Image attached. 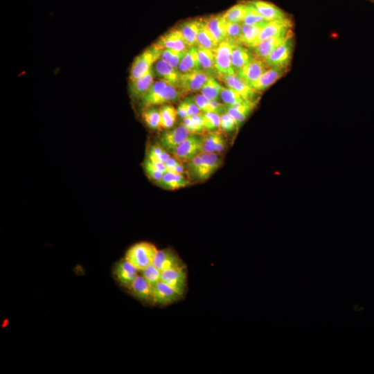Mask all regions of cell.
Wrapping results in <instances>:
<instances>
[{"label":"cell","instance_id":"obj_17","mask_svg":"<svg viewBox=\"0 0 374 374\" xmlns=\"http://www.w3.org/2000/svg\"><path fill=\"white\" fill-rule=\"evenodd\" d=\"M268 68L265 61L254 57L236 74L249 85L256 81Z\"/></svg>","mask_w":374,"mask_h":374},{"label":"cell","instance_id":"obj_8","mask_svg":"<svg viewBox=\"0 0 374 374\" xmlns=\"http://www.w3.org/2000/svg\"><path fill=\"white\" fill-rule=\"evenodd\" d=\"M191 134L183 123L178 127L163 132L159 139V144L171 154Z\"/></svg>","mask_w":374,"mask_h":374},{"label":"cell","instance_id":"obj_23","mask_svg":"<svg viewBox=\"0 0 374 374\" xmlns=\"http://www.w3.org/2000/svg\"><path fill=\"white\" fill-rule=\"evenodd\" d=\"M155 73L168 83L178 88L181 73L165 61L159 59L154 64Z\"/></svg>","mask_w":374,"mask_h":374},{"label":"cell","instance_id":"obj_19","mask_svg":"<svg viewBox=\"0 0 374 374\" xmlns=\"http://www.w3.org/2000/svg\"><path fill=\"white\" fill-rule=\"evenodd\" d=\"M181 295L162 280L153 287V303L166 305L178 300Z\"/></svg>","mask_w":374,"mask_h":374},{"label":"cell","instance_id":"obj_4","mask_svg":"<svg viewBox=\"0 0 374 374\" xmlns=\"http://www.w3.org/2000/svg\"><path fill=\"white\" fill-rule=\"evenodd\" d=\"M157 250L152 243L138 242L127 251L125 258L141 271L153 262Z\"/></svg>","mask_w":374,"mask_h":374},{"label":"cell","instance_id":"obj_15","mask_svg":"<svg viewBox=\"0 0 374 374\" xmlns=\"http://www.w3.org/2000/svg\"><path fill=\"white\" fill-rule=\"evenodd\" d=\"M287 70V67H269L256 81L249 86L257 92L263 91L283 76Z\"/></svg>","mask_w":374,"mask_h":374},{"label":"cell","instance_id":"obj_50","mask_svg":"<svg viewBox=\"0 0 374 374\" xmlns=\"http://www.w3.org/2000/svg\"><path fill=\"white\" fill-rule=\"evenodd\" d=\"M210 112H215L221 115L226 112V107L219 103L217 100H210Z\"/></svg>","mask_w":374,"mask_h":374},{"label":"cell","instance_id":"obj_6","mask_svg":"<svg viewBox=\"0 0 374 374\" xmlns=\"http://www.w3.org/2000/svg\"><path fill=\"white\" fill-rule=\"evenodd\" d=\"M202 153V136L192 134L172 154L179 161L184 163H188Z\"/></svg>","mask_w":374,"mask_h":374},{"label":"cell","instance_id":"obj_52","mask_svg":"<svg viewBox=\"0 0 374 374\" xmlns=\"http://www.w3.org/2000/svg\"><path fill=\"white\" fill-rule=\"evenodd\" d=\"M374 1V0H373Z\"/></svg>","mask_w":374,"mask_h":374},{"label":"cell","instance_id":"obj_37","mask_svg":"<svg viewBox=\"0 0 374 374\" xmlns=\"http://www.w3.org/2000/svg\"><path fill=\"white\" fill-rule=\"evenodd\" d=\"M244 2L247 6L242 24L264 26L268 22L260 15L256 8L249 1Z\"/></svg>","mask_w":374,"mask_h":374},{"label":"cell","instance_id":"obj_44","mask_svg":"<svg viewBox=\"0 0 374 374\" xmlns=\"http://www.w3.org/2000/svg\"><path fill=\"white\" fill-rule=\"evenodd\" d=\"M242 23L227 22L226 39L231 44H240L239 38L241 32Z\"/></svg>","mask_w":374,"mask_h":374},{"label":"cell","instance_id":"obj_28","mask_svg":"<svg viewBox=\"0 0 374 374\" xmlns=\"http://www.w3.org/2000/svg\"><path fill=\"white\" fill-rule=\"evenodd\" d=\"M257 102L247 100L233 106H226V112L235 121L239 127L253 110Z\"/></svg>","mask_w":374,"mask_h":374},{"label":"cell","instance_id":"obj_9","mask_svg":"<svg viewBox=\"0 0 374 374\" xmlns=\"http://www.w3.org/2000/svg\"><path fill=\"white\" fill-rule=\"evenodd\" d=\"M233 45L226 40L220 42L215 50V69L218 77L222 75L235 73L231 66V52ZM217 77V78H218Z\"/></svg>","mask_w":374,"mask_h":374},{"label":"cell","instance_id":"obj_49","mask_svg":"<svg viewBox=\"0 0 374 374\" xmlns=\"http://www.w3.org/2000/svg\"><path fill=\"white\" fill-rule=\"evenodd\" d=\"M192 98L202 112H210V100L202 93L195 95Z\"/></svg>","mask_w":374,"mask_h":374},{"label":"cell","instance_id":"obj_25","mask_svg":"<svg viewBox=\"0 0 374 374\" xmlns=\"http://www.w3.org/2000/svg\"><path fill=\"white\" fill-rule=\"evenodd\" d=\"M129 288L138 299L153 302V286L141 274L134 279Z\"/></svg>","mask_w":374,"mask_h":374},{"label":"cell","instance_id":"obj_11","mask_svg":"<svg viewBox=\"0 0 374 374\" xmlns=\"http://www.w3.org/2000/svg\"><path fill=\"white\" fill-rule=\"evenodd\" d=\"M227 87L238 93L244 100L258 102V92L252 89L236 73L222 75L218 77Z\"/></svg>","mask_w":374,"mask_h":374},{"label":"cell","instance_id":"obj_22","mask_svg":"<svg viewBox=\"0 0 374 374\" xmlns=\"http://www.w3.org/2000/svg\"><path fill=\"white\" fill-rule=\"evenodd\" d=\"M202 153L215 152L220 154L225 148L226 141L224 136L217 131H211L202 134Z\"/></svg>","mask_w":374,"mask_h":374},{"label":"cell","instance_id":"obj_31","mask_svg":"<svg viewBox=\"0 0 374 374\" xmlns=\"http://www.w3.org/2000/svg\"><path fill=\"white\" fill-rule=\"evenodd\" d=\"M198 59L202 69L209 74L210 76L218 77L217 71L215 69V55L213 51L197 46Z\"/></svg>","mask_w":374,"mask_h":374},{"label":"cell","instance_id":"obj_14","mask_svg":"<svg viewBox=\"0 0 374 374\" xmlns=\"http://www.w3.org/2000/svg\"><path fill=\"white\" fill-rule=\"evenodd\" d=\"M187 271L186 266L162 271L161 280L175 290L181 296L186 286Z\"/></svg>","mask_w":374,"mask_h":374},{"label":"cell","instance_id":"obj_20","mask_svg":"<svg viewBox=\"0 0 374 374\" xmlns=\"http://www.w3.org/2000/svg\"><path fill=\"white\" fill-rule=\"evenodd\" d=\"M202 18L217 44L226 39L227 22L223 13L211 15Z\"/></svg>","mask_w":374,"mask_h":374},{"label":"cell","instance_id":"obj_26","mask_svg":"<svg viewBox=\"0 0 374 374\" xmlns=\"http://www.w3.org/2000/svg\"><path fill=\"white\" fill-rule=\"evenodd\" d=\"M152 69L141 78L134 81H130V93L132 97L136 99L142 98L148 92L154 83V74Z\"/></svg>","mask_w":374,"mask_h":374},{"label":"cell","instance_id":"obj_41","mask_svg":"<svg viewBox=\"0 0 374 374\" xmlns=\"http://www.w3.org/2000/svg\"><path fill=\"white\" fill-rule=\"evenodd\" d=\"M186 51H180L171 48H164L161 53L160 59L167 62L171 66L177 69L179 62L184 57Z\"/></svg>","mask_w":374,"mask_h":374},{"label":"cell","instance_id":"obj_32","mask_svg":"<svg viewBox=\"0 0 374 374\" xmlns=\"http://www.w3.org/2000/svg\"><path fill=\"white\" fill-rule=\"evenodd\" d=\"M217 45L216 41L208 30L203 18H199L196 46L214 51Z\"/></svg>","mask_w":374,"mask_h":374},{"label":"cell","instance_id":"obj_51","mask_svg":"<svg viewBox=\"0 0 374 374\" xmlns=\"http://www.w3.org/2000/svg\"><path fill=\"white\" fill-rule=\"evenodd\" d=\"M179 163L180 161H179L175 157H170L165 163L167 172H171L173 168H175Z\"/></svg>","mask_w":374,"mask_h":374},{"label":"cell","instance_id":"obj_27","mask_svg":"<svg viewBox=\"0 0 374 374\" xmlns=\"http://www.w3.org/2000/svg\"><path fill=\"white\" fill-rule=\"evenodd\" d=\"M181 73L202 69L197 54L196 46H190L182 57L177 68Z\"/></svg>","mask_w":374,"mask_h":374},{"label":"cell","instance_id":"obj_48","mask_svg":"<svg viewBox=\"0 0 374 374\" xmlns=\"http://www.w3.org/2000/svg\"><path fill=\"white\" fill-rule=\"evenodd\" d=\"M145 170L148 177L156 182H159L165 174L154 167L148 160L145 163Z\"/></svg>","mask_w":374,"mask_h":374},{"label":"cell","instance_id":"obj_7","mask_svg":"<svg viewBox=\"0 0 374 374\" xmlns=\"http://www.w3.org/2000/svg\"><path fill=\"white\" fill-rule=\"evenodd\" d=\"M209 77L203 69L181 73L178 88L184 96L189 92L200 91Z\"/></svg>","mask_w":374,"mask_h":374},{"label":"cell","instance_id":"obj_5","mask_svg":"<svg viewBox=\"0 0 374 374\" xmlns=\"http://www.w3.org/2000/svg\"><path fill=\"white\" fill-rule=\"evenodd\" d=\"M294 34L292 32L265 60L268 67H287L290 63L294 49Z\"/></svg>","mask_w":374,"mask_h":374},{"label":"cell","instance_id":"obj_36","mask_svg":"<svg viewBox=\"0 0 374 374\" xmlns=\"http://www.w3.org/2000/svg\"><path fill=\"white\" fill-rule=\"evenodd\" d=\"M160 109L161 129H169L172 127L177 119V111L171 105H164Z\"/></svg>","mask_w":374,"mask_h":374},{"label":"cell","instance_id":"obj_13","mask_svg":"<svg viewBox=\"0 0 374 374\" xmlns=\"http://www.w3.org/2000/svg\"><path fill=\"white\" fill-rule=\"evenodd\" d=\"M152 264L161 271L185 266L181 259L171 249L157 250Z\"/></svg>","mask_w":374,"mask_h":374},{"label":"cell","instance_id":"obj_45","mask_svg":"<svg viewBox=\"0 0 374 374\" xmlns=\"http://www.w3.org/2000/svg\"><path fill=\"white\" fill-rule=\"evenodd\" d=\"M148 157L158 159L165 163L170 157V155L160 144H157L152 146L148 154Z\"/></svg>","mask_w":374,"mask_h":374},{"label":"cell","instance_id":"obj_1","mask_svg":"<svg viewBox=\"0 0 374 374\" xmlns=\"http://www.w3.org/2000/svg\"><path fill=\"white\" fill-rule=\"evenodd\" d=\"M182 96L184 95L179 88L161 80L152 84L141 100L143 105L148 108L176 102Z\"/></svg>","mask_w":374,"mask_h":374},{"label":"cell","instance_id":"obj_39","mask_svg":"<svg viewBox=\"0 0 374 374\" xmlns=\"http://www.w3.org/2000/svg\"><path fill=\"white\" fill-rule=\"evenodd\" d=\"M143 118L148 127L152 129H161L160 109L150 107L145 109L143 113Z\"/></svg>","mask_w":374,"mask_h":374},{"label":"cell","instance_id":"obj_12","mask_svg":"<svg viewBox=\"0 0 374 374\" xmlns=\"http://www.w3.org/2000/svg\"><path fill=\"white\" fill-rule=\"evenodd\" d=\"M154 44L162 49L171 48L180 51H186L190 47L175 27L161 36Z\"/></svg>","mask_w":374,"mask_h":374},{"label":"cell","instance_id":"obj_35","mask_svg":"<svg viewBox=\"0 0 374 374\" xmlns=\"http://www.w3.org/2000/svg\"><path fill=\"white\" fill-rule=\"evenodd\" d=\"M246 3L244 1L238 3L228 9L223 13V16L226 22L242 23L245 11Z\"/></svg>","mask_w":374,"mask_h":374},{"label":"cell","instance_id":"obj_3","mask_svg":"<svg viewBox=\"0 0 374 374\" xmlns=\"http://www.w3.org/2000/svg\"><path fill=\"white\" fill-rule=\"evenodd\" d=\"M163 50L153 44L136 57L130 69V81L141 78L151 70L153 64L161 57Z\"/></svg>","mask_w":374,"mask_h":374},{"label":"cell","instance_id":"obj_33","mask_svg":"<svg viewBox=\"0 0 374 374\" xmlns=\"http://www.w3.org/2000/svg\"><path fill=\"white\" fill-rule=\"evenodd\" d=\"M264 26L247 25L242 23L241 32L239 38L240 44L248 48L251 47Z\"/></svg>","mask_w":374,"mask_h":374},{"label":"cell","instance_id":"obj_47","mask_svg":"<svg viewBox=\"0 0 374 374\" xmlns=\"http://www.w3.org/2000/svg\"><path fill=\"white\" fill-rule=\"evenodd\" d=\"M180 104L186 110L188 116H192L193 115L202 113V112L195 103L192 97L186 98L184 100L181 102Z\"/></svg>","mask_w":374,"mask_h":374},{"label":"cell","instance_id":"obj_46","mask_svg":"<svg viewBox=\"0 0 374 374\" xmlns=\"http://www.w3.org/2000/svg\"><path fill=\"white\" fill-rule=\"evenodd\" d=\"M220 128L226 132H231L238 127L235 121L226 112L220 115Z\"/></svg>","mask_w":374,"mask_h":374},{"label":"cell","instance_id":"obj_29","mask_svg":"<svg viewBox=\"0 0 374 374\" xmlns=\"http://www.w3.org/2000/svg\"><path fill=\"white\" fill-rule=\"evenodd\" d=\"M190 181L184 174L166 172L157 183L159 186L165 189L174 190L188 186Z\"/></svg>","mask_w":374,"mask_h":374},{"label":"cell","instance_id":"obj_38","mask_svg":"<svg viewBox=\"0 0 374 374\" xmlns=\"http://www.w3.org/2000/svg\"><path fill=\"white\" fill-rule=\"evenodd\" d=\"M202 114L203 112L183 118V123L187 127L191 134L202 135L205 132L206 129L203 123Z\"/></svg>","mask_w":374,"mask_h":374},{"label":"cell","instance_id":"obj_43","mask_svg":"<svg viewBox=\"0 0 374 374\" xmlns=\"http://www.w3.org/2000/svg\"><path fill=\"white\" fill-rule=\"evenodd\" d=\"M203 123L206 130L215 131L220 127L221 116L220 114L213 112H203Z\"/></svg>","mask_w":374,"mask_h":374},{"label":"cell","instance_id":"obj_40","mask_svg":"<svg viewBox=\"0 0 374 374\" xmlns=\"http://www.w3.org/2000/svg\"><path fill=\"white\" fill-rule=\"evenodd\" d=\"M220 96L226 106H233L247 101L238 93L229 87H222Z\"/></svg>","mask_w":374,"mask_h":374},{"label":"cell","instance_id":"obj_21","mask_svg":"<svg viewBox=\"0 0 374 374\" xmlns=\"http://www.w3.org/2000/svg\"><path fill=\"white\" fill-rule=\"evenodd\" d=\"M267 21H271L287 17L288 15L274 4L262 0L249 1Z\"/></svg>","mask_w":374,"mask_h":374},{"label":"cell","instance_id":"obj_18","mask_svg":"<svg viewBox=\"0 0 374 374\" xmlns=\"http://www.w3.org/2000/svg\"><path fill=\"white\" fill-rule=\"evenodd\" d=\"M140 271L126 258L121 260L114 267V275L122 285L130 287Z\"/></svg>","mask_w":374,"mask_h":374},{"label":"cell","instance_id":"obj_30","mask_svg":"<svg viewBox=\"0 0 374 374\" xmlns=\"http://www.w3.org/2000/svg\"><path fill=\"white\" fill-rule=\"evenodd\" d=\"M181 34L186 42L190 46H196L199 30V19H188L175 27Z\"/></svg>","mask_w":374,"mask_h":374},{"label":"cell","instance_id":"obj_10","mask_svg":"<svg viewBox=\"0 0 374 374\" xmlns=\"http://www.w3.org/2000/svg\"><path fill=\"white\" fill-rule=\"evenodd\" d=\"M292 21L288 17L278 20L268 21L262 28L258 38L251 47L268 38L289 33L292 30Z\"/></svg>","mask_w":374,"mask_h":374},{"label":"cell","instance_id":"obj_42","mask_svg":"<svg viewBox=\"0 0 374 374\" xmlns=\"http://www.w3.org/2000/svg\"><path fill=\"white\" fill-rule=\"evenodd\" d=\"M161 273L152 263L140 271V274L152 285L154 286L158 282L161 280Z\"/></svg>","mask_w":374,"mask_h":374},{"label":"cell","instance_id":"obj_24","mask_svg":"<svg viewBox=\"0 0 374 374\" xmlns=\"http://www.w3.org/2000/svg\"><path fill=\"white\" fill-rule=\"evenodd\" d=\"M232 45L231 66L233 71L237 73L254 57V55L241 44Z\"/></svg>","mask_w":374,"mask_h":374},{"label":"cell","instance_id":"obj_34","mask_svg":"<svg viewBox=\"0 0 374 374\" xmlns=\"http://www.w3.org/2000/svg\"><path fill=\"white\" fill-rule=\"evenodd\" d=\"M222 88V86L215 78L210 76L200 89V92L209 100H218Z\"/></svg>","mask_w":374,"mask_h":374},{"label":"cell","instance_id":"obj_2","mask_svg":"<svg viewBox=\"0 0 374 374\" xmlns=\"http://www.w3.org/2000/svg\"><path fill=\"white\" fill-rule=\"evenodd\" d=\"M222 161L217 153H202L187 163L188 175L196 181L206 180L219 168Z\"/></svg>","mask_w":374,"mask_h":374},{"label":"cell","instance_id":"obj_16","mask_svg":"<svg viewBox=\"0 0 374 374\" xmlns=\"http://www.w3.org/2000/svg\"><path fill=\"white\" fill-rule=\"evenodd\" d=\"M292 30L265 39L257 45L251 47V53L256 58L263 61L290 35Z\"/></svg>","mask_w":374,"mask_h":374}]
</instances>
